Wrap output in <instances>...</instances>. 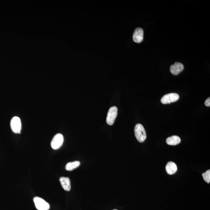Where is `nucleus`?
Wrapping results in <instances>:
<instances>
[{
	"mask_svg": "<svg viewBox=\"0 0 210 210\" xmlns=\"http://www.w3.org/2000/svg\"><path fill=\"white\" fill-rule=\"evenodd\" d=\"M113 210H117V209H114Z\"/></svg>",
	"mask_w": 210,
	"mask_h": 210,
	"instance_id": "15",
	"label": "nucleus"
},
{
	"mask_svg": "<svg viewBox=\"0 0 210 210\" xmlns=\"http://www.w3.org/2000/svg\"><path fill=\"white\" fill-rule=\"evenodd\" d=\"M10 126L12 131L16 133H21V119L18 116H14L11 120Z\"/></svg>",
	"mask_w": 210,
	"mask_h": 210,
	"instance_id": "4",
	"label": "nucleus"
},
{
	"mask_svg": "<svg viewBox=\"0 0 210 210\" xmlns=\"http://www.w3.org/2000/svg\"><path fill=\"white\" fill-rule=\"evenodd\" d=\"M205 106L207 107H210V98H208V99L205 100Z\"/></svg>",
	"mask_w": 210,
	"mask_h": 210,
	"instance_id": "14",
	"label": "nucleus"
},
{
	"mask_svg": "<svg viewBox=\"0 0 210 210\" xmlns=\"http://www.w3.org/2000/svg\"><path fill=\"white\" fill-rule=\"evenodd\" d=\"M144 38L143 30L141 28H137L135 30L133 36V39L135 43H141Z\"/></svg>",
	"mask_w": 210,
	"mask_h": 210,
	"instance_id": "7",
	"label": "nucleus"
},
{
	"mask_svg": "<svg viewBox=\"0 0 210 210\" xmlns=\"http://www.w3.org/2000/svg\"><path fill=\"white\" fill-rule=\"evenodd\" d=\"M35 206L38 210H48L50 206L48 203L39 197H35L33 199Z\"/></svg>",
	"mask_w": 210,
	"mask_h": 210,
	"instance_id": "2",
	"label": "nucleus"
},
{
	"mask_svg": "<svg viewBox=\"0 0 210 210\" xmlns=\"http://www.w3.org/2000/svg\"><path fill=\"white\" fill-rule=\"evenodd\" d=\"M179 98V95L177 93H171L164 96L161 99V102L163 104H169L177 101Z\"/></svg>",
	"mask_w": 210,
	"mask_h": 210,
	"instance_id": "5",
	"label": "nucleus"
},
{
	"mask_svg": "<svg viewBox=\"0 0 210 210\" xmlns=\"http://www.w3.org/2000/svg\"><path fill=\"white\" fill-rule=\"evenodd\" d=\"M167 173L169 175L174 174L178 170L176 164L172 162H168L165 167Z\"/></svg>",
	"mask_w": 210,
	"mask_h": 210,
	"instance_id": "10",
	"label": "nucleus"
},
{
	"mask_svg": "<svg viewBox=\"0 0 210 210\" xmlns=\"http://www.w3.org/2000/svg\"><path fill=\"white\" fill-rule=\"evenodd\" d=\"M181 142L180 138L179 136H173L167 138V143L171 146H175L179 144Z\"/></svg>",
	"mask_w": 210,
	"mask_h": 210,
	"instance_id": "11",
	"label": "nucleus"
},
{
	"mask_svg": "<svg viewBox=\"0 0 210 210\" xmlns=\"http://www.w3.org/2000/svg\"><path fill=\"white\" fill-rule=\"evenodd\" d=\"M184 69L183 64L179 62H175L170 67V72L174 75H178Z\"/></svg>",
	"mask_w": 210,
	"mask_h": 210,
	"instance_id": "8",
	"label": "nucleus"
},
{
	"mask_svg": "<svg viewBox=\"0 0 210 210\" xmlns=\"http://www.w3.org/2000/svg\"><path fill=\"white\" fill-rule=\"evenodd\" d=\"M134 133L137 139L139 142H142L146 140L147 137L146 130L141 124H137L135 126Z\"/></svg>",
	"mask_w": 210,
	"mask_h": 210,
	"instance_id": "1",
	"label": "nucleus"
},
{
	"mask_svg": "<svg viewBox=\"0 0 210 210\" xmlns=\"http://www.w3.org/2000/svg\"><path fill=\"white\" fill-rule=\"evenodd\" d=\"M118 115V108L116 106H113L109 109L106 118L107 124L112 126L114 123Z\"/></svg>",
	"mask_w": 210,
	"mask_h": 210,
	"instance_id": "3",
	"label": "nucleus"
},
{
	"mask_svg": "<svg viewBox=\"0 0 210 210\" xmlns=\"http://www.w3.org/2000/svg\"><path fill=\"white\" fill-rule=\"evenodd\" d=\"M60 182L65 190L67 191H70L71 189V185L69 178L68 177H62L60 178Z\"/></svg>",
	"mask_w": 210,
	"mask_h": 210,
	"instance_id": "9",
	"label": "nucleus"
},
{
	"mask_svg": "<svg viewBox=\"0 0 210 210\" xmlns=\"http://www.w3.org/2000/svg\"><path fill=\"white\" fill-rule=\"evenodd\" d=\"M204 180L207 183H209L210 182V170L207 171L206 172L202 174Z\"/></svg>",
	"mask_w": 210,
	"mask_h": 210,
	"instance_id": "13",
	"label": "nucleus"
},
{
	"mask_svg": "<svg viewBox=\"0 0 210 210\" xmlns=\"http://www.w3.org/2000/svg\"><path fill=\"white\" fill-rule=\"evenodd\" d=\"M64 137L61 133H57L54 136L51 141V146L54 149H57L62 145L64 142Z\"/></svg>",
	"mask_w": 210,
	"mask_h": 210,
	"instance_id": "6",
	"label": "nucleus"
},
{
	"mask_svg": "<svg viewBox=\"0 0 210 210\" xmlns=\"http://www.w3.org/2000/svg\"><path fill=\"white\" fill-rule=\"evenodd\" d=\"M80 162L78 161L69 162L66 165L65 169L67 171H71L80 166Z\"/></svg>",
	"mask_w": 210,
	"mask_h": 210,
	"instance_id": "12",
	"label": "nucleus"
}]
</instances>
